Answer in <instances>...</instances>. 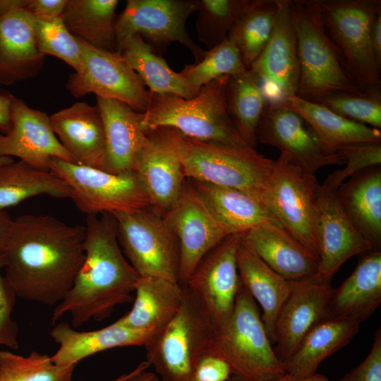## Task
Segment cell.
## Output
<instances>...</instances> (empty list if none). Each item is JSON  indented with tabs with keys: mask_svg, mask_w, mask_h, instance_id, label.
<instances>
[{
	"mask_svg": "<svg viewBox=\"0 0 381 381\" xmlns=\"http://www.w3.org/2000/svg\"><path fill=\"white\" fill-rule=\"evenodd\" d=\"M338 381H381V329L375 333L366 358Z\"/></svg>",
	"mask_w": 381,
	"mask_h": 381,
	"instance_id": "46",
	"label": "cell"
},
{
	"mask_svg": "<svg viewBox=\"0 0 381 381\" xmlns=\"http://www.w3.org/2000/svg\"><path fill=\"white\" fill-rule=\"evenodd\" d=\"M100 215H86L85 258L71 288L54 306L53 323L66 314L73 327L101 321L117 306L133 300L140 275L123 254L114 216Z\"/></svg>",
	"mask_w": 381,
	"mask_h": 381,
	"instance_id": "2",
	"label": "cell"
},
{
	"mask_svg": "<svg viewBox=\"0 0 381 381\" xmlns=\"http://www.w3.org/2000/svg\"><path fill=\"white\" fill-rule=\"evenodd\" d=\"M279 9L278 0H249L227 39L238 48L248 69L268 43Z\"/></svg>",
	"mask_w": 381,
	"mask_h": 381,
	"instance_id": "38",
	"label": "cell"
},
{
	"mask_svg": "<svg viewBox=\"0 0 381 381\" xmlns=\"http://www.w3.org/2000/svg\"><path fill=\"white\" fill-rule=\"evenodd\" d=\"M241 235L231 234L199 262L186 286L200 300L216 329L230 318L241 285L237 266Z\"/></svg>",
	"mask_w": 381,
	"mask_h": 381,
	"instance_id": "15",
	"label": "cell"
},
{
	"mask_svg": "<svg viewBox=\"0 0 381 381\" xmlns=\"http://www.w3.org/2000/svg\"><path fill=\"white\" fill-rule=\"evenodd\" d=\"M49 117L55 135L76 164L102 169L105 137L97 104L76 102Z\"/></svg>",
	"mask_w": 381,
	"mask_h": 381,
	"instance_id": "23",
	"label": "cell"
},
{
	"mask_svg": "<svg viewBox=\"0 0 381 381\" xmlns=\"http://www.w3.org/2000/svg\"><path fill=\"white\" fill-rule=\"evenodd\" d=\"M131 374V372L127 374H123L121 375L120 377H117L116 379L114 380L113 381H124L126 378L129 377Z\"/></svg>",
	"mask_w": 381,
	"mask_h": 381,
	"instance_id": "56",
	"label": "cell"
},
{
	"mask_svg": "<svg viewBox=\"0 0 381 381\" xmlns=\"http://www.w3.org/2000/svg\"><path fill=\"white\" fill-rule=\"evenodd\" d=\"M344 211L370 244L381 248V169L370 167L350 176L335 191Z\"/></svg>",
	"mask_w": 381,
	"mask_h": 381,
	"instance_id": "29",
	"label": "cell"
},
{
	"mask_svg": "<svg viewBox=\"0 0 381 381\" xmlns=\"http://www.w3.org/2000/svg\"><path fill=\"white\" fill-rule=\"evenodd\" d=\"M85 226L49 214L13 220L4 249L6 279L17 296L56 306L71 288L85 258Z\"/></svg>",
	"mask_w": 381,
	"mask_h": 381,
	"instance_id": "1",
	"label": "cell"
},
{
	"mask_svg": "<svg viewBox=\"0 0 381 381\" xmlns=\"http://www.w3.org/2000/svg\"><path fill=\"white\" fill-rule=\"evenodd\" d=\"M236 258L241 284L261 306V319L273 344L276 320L291 291V281L272 270L241 236Z\"/></svg>",
	"mask_w": 381,
	"mask_h": 381,
	"instance_id": "28",
	"label": "cell"
},
{
	"mask_svg": "<svg viewBox=\"0 0 381 381\" xmlns=\"http://www.w3.org/2000/svg\"><path fill=\"white\" fill-rule=\"evenodd\" d=\"M6 265L5 253L0 250V346L11 349L18 348V327L12 318L17 296L1 270Z\"/></svg>",
	"mask_w": 381,
	"mask_h": 381,
	"instance_id": "45",
	"label": "cell"
},
{
	"mask_svg": "<svg viewBox=\"0 0 381 381\" xmlns=\"http://www.w3.org/2000/svg\"><path fill=\"white\" fill-rule=\"evenodd\" d=\"M273 381H329V380L325 375L316 373L313 376L308 378L301 380H295L289 374L285 373L282 376L274 380Z\"/></svg>",
	"mask_w": 381,
	"mask_h": 381,
	"instance_id": "54",
	"label": "cell"
},
{
	"mask_svg": "<svg viewBox=\"0 0 381 381\" xmlns=\"http://www.w3.org/2000/svg\"><path fill=\"white\" fill-rule=\"evenodd\" d=\"M275 272L290 281L317 276L318 259L277 221H269L241 234Z\"/></svg>",
	"mask_w": 381,
	"mask_h": 381,
	"instance_id": "24",
	"label": "cell"
},
{
	"mask_svg": "<svg viewBox=\"0 0 381 381\" xmlns=\"http://www.w3.org/2000/svg\"><path fill=\"white\" fill-rule=\"evenodd\" d=\"M13 161L12 157H0V165L4 164Z\"/></svg>",
	"mask_w": 381,
	"mask_h": 381,
	"instance_id": "55",
	"label": "cell"
},
{
	"mask_svg": "<svg viewBox=\"0 0 381 381\" xmlns=\"http://www.w3.org/2000/svg\"><path fill=\"white\" fill-rule=\"evenodd\" d=\"M326 31L351 80L361 90H381L380 68L370 47V29L380 0H319Z\"/></svg>",
	"mask_w": 381,
	"mask_h": 381,
	"instance_id": "8",
	"label": "cell"
},
{
	"mask_svg": "<svg viewBox=\"0 0 381 381\" xmlns=\"http://www.w3.org/2000/svg\"><path fill=\"white\" fill-rule=\"evenodd\" d=\"M229 75L202 87L190 99L150 92L147 109L141 112L145 131L171 128L197 140L248 146L238 135L227 111L226 86Z\"/></svg>",
	"mask_w": 381,
	"mask_h": 381,
	"instance_id": "3",
	"label": "cell"
},
{
	"mask_svg": "<svg viewBox=\"0 0 381 381\" xmlns=\"http://www.w3.org/2000/svg\"><path fill=\"white\" fill-rule=\"evenodd\" d=\"M291 6L299 64L296 95L316 102L337 92H363L346 73L326 31L319 0H294Z\"/></svg>",
	"mask_w": 381,
	"mask_h": 381,
	"instance_id": "6",
	"label": "cell"
},
{
	"mask_svg": "<svg viewBox=\"0 0 381 381\" xmlns=\"http://www.w3.org/2000/svg\"><path fill=\"white\" fill-rule=\"evenodd\" d=\"M330 282L317 276L291 281V291L281 308L274 326V351L282 362L307 333L327 318L333 292Z\"/></svg>",
	"mask_w": 381,
	"mask_h": 381,
	"instance_id": "21",
	"label": "cell"
},
{
	"mask_svg": "<svg viewBox=\"0 0 381 381\" xmlns=\"http://www.w3.org/2000/svg\"><path fill=\"white\" fill-rule=\"evenodd\" d=\"M291 4V0H278L271 37L248 68L259 80L267 104H282L297 92L299 64Z\"/></svg>",
	"mask_w": 381,
	"mask_h": 381,
	"instance_id": "16",
	"label": "cell"
},
{
	"mask_svg": "<svg viewBox=\"0 0 381 381\" xmlns=\"http://www.w3.org/2000/svg\"><path fill=\"white\" fill-rule=\"evenodd\" d=\"M249 0H200L196 20L198 40L208 49L224 41Z\"/></svg>",
	"mask_w": 381,
	"mask_h": 381,
	"instance_id": "41",
	"label": "cell"
},
{
	"mask_svg": "<svg viewBox=\"0 0 381 381\" xmlns=\"http://www.w3.org/2000/svg\"><path fill=\"white\" fill-rule=\"evenodd\" d=\"M231 374V369L226 361L205 353L197 362L191 381H226Z\"/></svg>",
	"mask_w": 381,
	"mask_h": 381,
	"instance_id": "47",
	"label": "cell"
},
{
	"mask_svg": "<svg viewBox=\"0 0 381 381\" xmlns=\"http://www.w3.org/2000/svg\"><path fill=\"white\" fill-rule=\"evenodd\" d=\"M381 303V251L363 254L353 272L333 292L327 318H340L361 323Z\"/></svg>",
	"mask_w": 381,
	"mask_h": 381,
	"instance_id": "27",
	"label": "cell"
},
{
	"mask_svg": "<svg viewBox=\"0 0 381 381\" xmlns=\"http://www.w3.org/2000/svg\"><path fill=\"white\" fill-rule=\"evenodd\" d=\"M281 105L303 119L327 154L337 155L339 148L351 144L381 143L379 128L348 119L319 103L303 99L296 95Z\"/></svg>",
	"mask_w": 381,
	"mask_h": 381,
	"instance_id": "30",
	"label": "cell"
},
{
	"mask_svg": "<svg viewBox=\"0 0 381 381\" xmlns=\"http://www.w3.org/2000/svg\"><path fill=\"white\" fill-rule=\"evenodd\" d=\"M28 3V0H0V18L16 10H25Z\"/></svg>",
	"mask_w": 381,
	"mask_h": 381,
	"instance_id": "53",
	"label": "cell"
},
{
	"mask_svg": "<svg viewBox=\"0 0 381 381\" xmlns=\"http://www.w3.org/2000/svg\"><path fill=\"white\" fill-rule=\"evenodd\" d=\"M319 185L315 175L302 171L281 152L260 198L274 218L318 261L316 201Z\"/></svg>",
	"mask_w": 381,
	"mask_h": 381,
	"instance_id": "10",
	"label": "cell"
},
{
	"mask_svg": "<svg viewBox=\"0 0 381 381\" xmlns=\"http://www.w3.org/2000/svg\"><path fill=\"white\" fill-rule=\"evenodd\" d=\"M33 17L24 9L0 18V84L12 85L36 77L45 56L37 48Z\"/></svg>",
	"mask_w": 381,
	"mask_h": 381,
	"instance_id": "25",
	"label": "cell"
},
{
	"mask_svg": "<svg viewBox=\"0 0 381 381\" xmlns=\"http://www.w3.org/2000/svg\"><path fill=\"white\" fill-rule=\"evenodd\" d=\"M68 0H28L25 11L34 18L47 20L61 16Z\"/></svg>",
	"mask_w": 381,
	"mask_h": 381,
	"instance_id": "48",
	"label": "cell"
},
{
	"mask_svg": "<svg viewBox=\"0 0 381 381\" xmlns=\"http://www.w3.org/2000/svg\"><path fill=\"white\" fill-rule=\"evenodd\" d=\"M41 195L70 198L71 190L52 171L36 169L21 160L0 165V210Z\"/></svg>",
	"mask_w": 381,
	"mask_h": 381,
	"instance_id": "35",
	"label": "cell"
},
{
	"mask_svg": "<svg viewBox=\"0 0 381 381\" xmlns=\"http://www.w3.org/2000/svg\"><path fill=\"white\" fill-rule=\"evenodd\" d=\"M149 366L147 361L142 362L124 381H160L155 373L146 371Z\"/></svg>",
	"mask_w": 381,
	"mask_h": 381,
	"instance_id": "51",
	"label": "cell"
},
{
	"mask_svg": "<svg viewBox=\"0 0 381 381\" xmlns=\"http://www.w3.org/2000/svg\"><path fill=\"white\" fill-rule=\"evenodd\" d=\"M154 333L126 327L116 320L102 329L78 331L68 322H61L50 331V337L59 345L51 356L58 365H76L83 359L116 347L145 346Z\"/></svg>",
	"mask_w": 381,
	"mask_h": 381,
	"instance_id": "26",
	"label": "cell"
},
{
	"mask_svg": "<svg viewBox=\"0 0 381 381\" xmlns=\"http://www.w3.org/2000/svg\"><path fill=\"white\" fill-rule=\"evenodd\" d=\"M198 297L183 287L181 306L174 318L155 332L144 346L146 361L162 381H191L194 368L216 332Z\"/></svg>",
	"mask_w": 381,
	"mask_h": 381,
	"instance_id": "7",
	"label": "cell"
},
{
	"mask_svg": "<svg viewBox=\"0 0 381 381\" xmlns=\"http://www.w3.org/2000/svg\"><path fill=\"white\" fill-rule=\"evenodd\" d=\"M180 246L179 284L183 288L202 259L231 234L213 217L193 184L184 183L164 216Z\"/></svg>",
	"mask_w": 381,
	"mask_h": 381,
	"instance_id": "14",
	"label": "cell"
},
{
	"mask_svg": "<svg viewBox=\"0 0 381 381\" xmlns=\"http://www.w3.org/2000/svg\"><path fill=\"white\" fill-rule=\"evenodd\" d=\"M226 361L236 381H273L286 373L265 329L255 301L241 285L233 313L206 353Z\"/></svg>",
	"mask_w": 381,
	"mask_h": 381,
	"instance_id": "4",
	"label": "cell"
},
{
	"mask_svg": "<svg viewBox=\"0 0 381 381\" xmlns=\"http://www.w3.org/2000/svg\"><path fill=\"white\" fill-rule=\"evenodd\" d=\"M145 132L147 141L138 155L134 171L150 207L164 216L177 202L185 176L171 129L160 127Z\"/></svg>",
	"mask_w": 381,
	"mask_h": 381,
	"instance_id": "17",
	"label": "cell"
},
{
	"mask_svg": "<svg viewBox=\"0 0 381 381\" xmlns=\"http://www.w3.org/2000/svg\"><path fill=\"white\" fill-rule=\"evenodd\" d=\"M246 70L238 48L226 38L221 44L205 50L199 62L186 65L180 73L198 93L202 87L217 78L234 75Z\"/></svg>",
	"mask_w": 381,
	"mask_h": 381,
	"instance_id": "40",
	"label": "cell"
},
{
	"mask_svg": "<svg viewBox=\"0 0 381 381\" xmlns=\"http://www.w3.org/2000/svg\"><path fill=\"white\" fill-rule=\"evenodd\" d=\"M170 128L185 178L235 188L260 201L274 160L248 146L200 141Z\"/></svg>",
	"mask_w": 381,
	"mask_h": 381,
	"instance_id": "5",
	"label": "cell"
},
{
	"mask_svg": "<svg viewBox=\"0 0 381 381\" xmlns=\"http://www.w3.org/2000/svg\"><path fill=\"white\" fill-rule=\"evenodd\" d=\"M15 97L10 92L0 90V132L7 134L12 127V105Z\"/></svg>",
	"mask_w": 381,
	"mask_h": 381,
	"instance_id": "49",
	"label": "cell"
},
{
	"mask_svg": "<svg viewBox=\"0 0 381 381\" xmlns=\"http://www.w3.org/2000/svg\"><path fill=\"white\" fill-rule=\"evenodd\" d=\"M200 0H128L116 16V52L122 53L126 42L140 35L157 54L172 42L185 46L199 62L205 50L198 45L186 29L188 18L198 11Z\"/></svg>",
	"mask_w": 381,
	"mask_h": 381,
	"instance_id": "12",
	"label": "cell"
},
{
	"mask_svg": "<svg viewBox=\"0 0 381 381\" xmlns=\"http://www.w3.org/2000/svg\"><path fill=\"white\" fill-rule=\"evenodd\" d=\"M121 54L151 93L174 95L184 99L198 94L181 74L172 70L140 35H135L126 42Z\"/></svg>",
	"mask_w": 381,
	"mask_h": 381,
	"instance_id": "36",
	"label": "cell"
},
{
	"mask_svg": "<svg viewBox=\"0 0 381 381\" xmlns=\"http://www.w3.org/2000/svg\"><path fill=\"white\" fill-rule=\"evenodd\" d=\"M118 0H68L61 15L70 32L97 49L116 52Z\"/></svg>",
	"mask_w": 381,
	"mask_h": 381,
	"instance_id": "34",
	"label": "cell"
},
{
	"mask_svg": "<svg viewBox=\"0 0 381 381\" xmlns=\"http://www.w3.org/2000/svg\"><path fill=\"white\" fill-rule=\"evenodd\" d=\"M192 181L209 211L230 234H242L262 223L277 221L259 200L245 192Z\"/></svg>",
	"mask_w": 381,
	"mask_h": 381,
	"instance_id": "33",
	"label": "cell"
},
{
	"mask_svg": "<svg viewBox=\"0 0 381 381\" xmlns=\"http://www.w3.org/2000/svg\"><path fill=\"white\" fill-rule=\"evenodd\" d=\"M360 323L340 318H326L313 327L294 352L283 361L286 373L301 380L317 373L319 365L349 344Z\"/></svg>",
	"mask_w": 381,
	"mask_h": 381,
	"instance_id": "31",
	"label": "cell"
},
{
	"mask_svg": "<svg viewBox=\"0 0 381 381\" xmlns=\"http://www.w3.org/2000/svg\"><path fill=\"white\" fill-rule=\"evenodd\" d=\"M229 116L242 140L250 147L257 145L256 131L267 106L258 78L246 70L229 76L226 86Z\"/></svg>",
	"mask_w": 381,
	"mask_h": 381,
	"instance_id": "37",
	"label": "cell"
},
{
	"mask_svg": "<svg viewBox=\"0 0 381 381\" xmlns=\"http://www.w3.org/2000/svg\"><path fill=\"white\" fill-rule=\"evenodd\" d=\"M256 140L277 147L302 171L344 164L337 155L327 154L303 119L281 104H267L256 131Z\"/></svg>",
	"mask_w": 381,
	"mask_h": 381,
	"instance_id": "19",
	"label": "cell"
},
{
	"mask_svg": "<svg viewBox=\"0 0 381 381\" xmlns=\"http://www.w3.org/2000/svg\"><path fill=\"white\" fill-rule=\"evenodd\" d=\"M75 366L56 365L36 351L25 356L0 351V381H71Z\"/></svg>",
	"mask_w": 381,
	"mask_h": 381,
	"instance_id": "39",
	"label": "cell"
},
{
	"mask_svg": "<svg viewBox=\"0 0 381 381\" xmlns=\"http://www.w3.org/2000/svg\"><path fill=\"white\" fill-rule=\"evenodd\" d=\"M334 190L319 185L316 201V232L319 247L317 277L330 282L349 258L372 251L339 204Z\"/></svg>",
	"mask_w": 381,
	"mask_h": 381,
	"instance_id": "18",
	"label": "cell"
},
{
	"mask_svg": "<svg viewBox=\"0 0 381 381\" xmlns=\"http://www.w3.org/2000/svg\"><path fill=\"white\" fill-rule=\"evenodd\" d=\"M49 169L69 186L70 198L86 215L150 207L135 171L112 174L56 157L50 159Z\"/></svg>",
	"mask_w": 381,
	"mask_h": 381,
	"instance_id": "11",
	"label": "cell"
},
{
	"mask_svg": "<svg viewBox=\"0 0 381 381\" xmlns=\"http://www.w3.org/2000/svg\"><path fill=\"white\" fill-rule=\"evenodd\" d=\"M13 220L5 210H0V250L4 249L10 236Z\"/></svg>",
	"mask_w": 381,
	"mask_h": 381,
	"instance_id": "52",
	"label": "cell"
},
{
	"mask_svg": "<svg viewBox=\"0 0 381 381\" xmlns=\"http://www.w3.org/2000/svg\"><path fill=\"white\" fill-rule=\"evenodd\" d=\"M102 115L105 152L102 170L120 174L134 171L138 154L147 141L141 112L116 99L97 97Z\"/></svg>",
	"mask_w": 381,
	"mask_h": 381,
	"instance_id": "22",
	"label": "cell"
},
{
	"mask_svg": "<svg viewBox=\"0 0 381 381\" xmlns=\"http://www.w3.org/2000/svg\"><path fill=\"white\" fill-rule=\"evenodd\" d=\"M370 40L375 61L381 68V12L376 16L372 23Z\"/></svg>",
	"mask_w": 381,
	"mask_h": 381,
	"instance_id": "50",
	"label": "cell"
},
{
	"mask_svg": "<svg viewBox=\"0 0 381 381\" xmlns=\"http://www.w3.org/2000/svg\"><path fill=\"white\" fill-rule=\"evenodd\" d=\"M132 308L116 321L133 329L156 332L177 314L183 288L178 282L155 277H140Z\"/></svg>",
	"mask_w": 381,
	"mask_h": 381,
	"instance_id": "32",
	"label": "cell"
},
{
	"mask_svg": "<svg viewBox=\"0 0 381 381\" xmlns=\"http://www.w3.org/2000/svg\"><path fill=\"white\" fill-rule=\"evenodd\" d=\"M316 102L348 119L379 129L381 127V90L337 92Z\"/></svg>",
	"mask_w": 381,
	"mask_h": 381,
	"instance_id": "43",
	"label": "cell"
},
{
	"mask_svg": "<svg viewBox=\"0 0 381 381\" xmlns=\"http://www.w3.org/2000/svg\"><path fill=\"white\" fill-rule=\"evenodd\" d=\"M111 214L119 244L140 277L179 283L180 246L163 216L150 207Z\"/></svg>",
	"mask_w": 381,
	"mask_h": 381,
	"instance_id": "9",
	"label": "cell"
},
{
	"mask_svg": "<svg viewBox=\"0 0 381 381\" xmlns=\"http://www.w3.org/2000/svg\"><path fill=\"white\" fill-rule=\"evenodd\" d=\"M12 110V127L7 134H0V157H16L43 171H49L52 157L75 163L55 135L45 112L16 97Z\"/></svg>",
	"mask_w": 381,
	"mask_h": 381,
	"instance_id": "20",
	"label": "cell"
},
{
	"mask_svg": "<svg viewBox=\"0 0 381 381\" xmlns=\"http://www.w3.org/2000/svg\"><path fill=\"white\" fill-rule=\"evenodd\" d=\"M80 41L82 66L68 79L66 87L69 93L75 97L94 93L96 97L116 99L144 112L150 102V92L122 54Z\"/></svg>",
	"mask_w": 381,
	"mask_h": 381,
	"instance_id": "13",
	"label": "cell"
},
{
	"mask_svg": "<svg viewBox=\"0 0 381 381\" xmlns=\"http://www.w3.org/2000/svg\"><path fill=\"white\" fill-rule=\"evenodd\" d=\"M336 154L346 167L329 174L322 183L337 190L344 180L353 174L370 167L380 166L381 143H360L339 148Z\"/></svg>",
	"mask_w": 381,
	"mask_h": 381,
	"instance_id": "44",
	"label": "cell"
},
{
	"mask_svg": "<svg viewBox=\"0 0 381 381\" xmlns=\"http://www.w3.org/2000/svg\"><path fill=\"white\" fill-rule=\"evenodd\" d=\"M32 28L36 44L42 54L62 60L75 72L80 71L83 61L80 41L68 30L62 16L47 20L33 17Z\"/></svg>",
	"mask_w": 381,
	"mask_h": 381,
	"instance_id": "42",
	"label": "cell"
}]
</instances>
